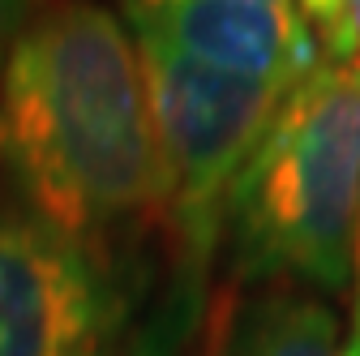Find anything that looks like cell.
<instances>
[{
    "instance_id": "6da1fadb",
    "label": "cell",
    "mask_w": 360,
    "mask_h": 356,
    "mask_svg": "<svg viewBox=\"0 0 360 356\" xmlns=\"http://www.w3.org/2000/svg\"><path fill=\"white\" fill-rule=\"evenodd\" d=\"M0 172L22 210L95 241L167 210L133 30L90 0L39 5L0 69Z\"/></svg>"
},
{
    "instance_id": "7a4b0ae2",
    "label": "cell",
    "mask_w": 360,
    "mask_h": 356,
    "mask_svg": "<svg viewBox=\"0 0 360 356\" xmlns=\"http://www.w3.org/2000/svg\"><path fill=\"white\" fill-rule=\"evenodd\" d=\"M360 206V56L322 61L279 103L240 167L223 232L249 279L339 292Z\"/></svg>"
},
{
    "instance_id": "3957f363",
    "label": "cell",
    "mask_w": 360,
    "mask_h": 356,
    "mask_svg": "<svg viewBox=\"0 0 360 356\" xmlns=\"http://www.w3.org/2000/svg\"><path fill=\"white\" fill-rule=\"evenodd\" d=\"M150 120L167 176V215L189 266L202 271L223 236L240 167L292 91L198 65L155 39H138Z\"/></svg>"
},
{
    "instance_id": "277c9868",
    "label": "cell",
    "mask_w": 360,
    "mask_h": 356,
    "mask_svg": "<svg viewBox=\"0 0 360 356\" xmlns=\"http://www.w3.org/2000/svg\"><path fill=\"white\" fill-rule=\"evenodd\" d=\"M124 296L90 241L0 206V356H120Z\"/></svg>"
},
{
    "instance_id": "5b68a950",
    "label": "cell",
    "mask_w": 360,
    "mask_h": 356,
    "mask_svg": "<svg viewBox=\"0 0 360 356\" xmlns=\"http://www.w3.org/2000/svg\"><path fill=\"white\" fill-rule=\"evenodd\" d=\"M124 22L138 39H155L198 65L270 82L279 91H296L326 61L318 34L296 5L124 0Z\"/></svg>"
},
{
    "instance_id": "8992f818",
    "label": "cell",
    "mask_w": 360,
    "mask_h": 356,
    "mask_svg": "<svg viewBox=\"0 0 360 356\" xmlns=\"http://www.w3.org/2000/svg\"><path fill=\"white\" fill-rule=\"evenodd\" d=\"M228 356H343V339L322 300L270 296L240 318Z\"/></svg>"
},
{
    "instance_id": "52a82bcc",
    "label": "cell",
    "mask_w": 360,
    "mask_h": 356,
    "mask_svg": "<svg viewBox=\"0 0 360 356\" xmlns=\"http://www.w3.org/2000/svg\"><path fill=\"white\" fill-rule=\"evenodd\" d=\"M296 9L318 34L326 61H356V34L347 22V0H296Z\"/></svg>"
},
{
    "instance_id": "ba28073f",
    "label": "cell",
    "mask_w": 360,
    "mask_h": 356,
    "mask_svg": "<svg viewBox=\"0 0 360 356\" xmlns=\"http://www.w3.org/2000/svg\"><path fill=\"white\" fill-rule=\"evenodd\" d=\"M34 9H39V0H0V69H5V56L13 48V39L34 18Z\"/></svg>"
},
{
    "instance_id": "9c48e42d",
    "label": "cell",
    "mask_w": 360,
    "mask_h": 356,
    "mask_svg": "<svg viewBox=\"0 0 360 356\" xmlns=\"http://www.w3.org/2000/svg\"><path fill=\"white\" fill-rule=\"evenodd\" d=\"M352 266H356V309H352V331L343 339V356H360V206H356V241H352Z\"/></svg>"
},
{
    "instance_id": "30bf717a",
    "label": "cell",
    "mask_w": 360,
    "mask_h": 356,
    "mask_svg": "<svg viewBox=\"0 0 360 356\" xmlns=\"http://www.w3.org/2000/svg\"><path fill=\"white\" fill-rule=\"evenodd\" d=\"M347 22H352V34H356V52H360V0H347Z\"/></svg>"
},
{
    "instance_id": "8fae6325",
    "label": "cell",
    "mask_w": 360,
    "mask_h": 356,
    "mask_svg": "<svg viewBox=\"0 0 360 356\" xmlns=\"http://www.w3.org/2000/svg\"><path fill=\"white\" fill-rule=\"evenodd\" d=\"M245 5H296V0H245Z\"/></svg>"
}]
</instances>
